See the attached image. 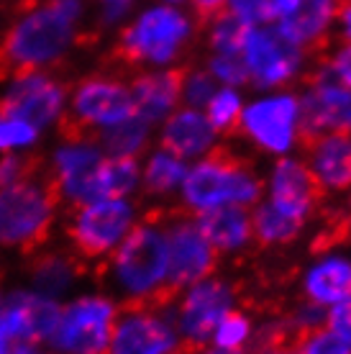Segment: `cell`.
I'll return each mask as SVG.
<instances>
[{"label":"cell","instance_id":"obj_1","mask_svg":"<svg viewBox=\"0 0 351 354\" xmlns=\"http://www.w3.org/2000/svg\"><path fill=\"white\" fill-rule=\"evenodd\" d=\"M97 277L118 292L123 303H146L172 308L177 295L169 290V252L164 234V208H154L123 241L97 262Z\"/></svg>","mask_w":351,"mask_h":354},{"label":"cell","instance_id":"obj_2","mask_svg":"<svg viewBox=\"0 0 351 354\" xmlns=\"http://www.w3.org/2000/svg\"><path fill=\"white\" fill-rule=\"evenodd\" d=\"M21 13L0 39V80L6 82L59 64L77 36V18L67 16L52 0L26 6Z\"/></svg>","mask_w":351,"mask_h":354},{"label":"cell","instance_id":"obj_3","mask_svg":"<svg viewBox=\"0 0 351 354\" xmlns=\"http://www.w3.org/2000/svg\"><path fill=\"white\" fill-rule=\"evenodd\" d=\"M180 193L184 213L200 216L223 205H256L262 201L264 180L254 165L244 160L238 151L229 147H213L193 167H187Z\"/></svg>","mask_w":351,"mask_h":354},{"label":"cell","instance_id":"obj_4","mask_svg":"<svg viewBox=\"0 0 351 354\" xmlns=\"http://www.w3.org/2000/svg\"><path fill=\"white\" fill-rule=\"evenodd\" d=\"M59 187L44 167L36 177L0 190V247L31 257L49 244L59 218Z\"/></svg>","mask_w":351,"mask_h":354},{"label":"cell","instance_id":"obj_5","mask_svg":"<svg viewBox=\"0 0 351 354\" xmlns=\"http://www.w3.org/2000/svg\"><path fill=\"white\" fill-rule=\"evenodd\" d=\"M136 115L129 82L115 72L88 75L72 88L57 129L61 142H97V136Z\"/></svg>","mask_w":351,"mask_h":354},{"label":"cell","instance_id":"obj_6","mask_svg":"<svg viewBox=\"0 0 351 354\" xmlns=\"http://www.w3.org/2000/svg\"><path fill=\"white\" fill-rule=\"evenodd\" d=\"M195 24L175 6H154L123 28L111 59L123 70L167 67L177 62L193 39Z\"/></svg>","mask_w":351,"mask_h":354},{"label":"cell","instance_id":"obj_7","mask_svg":"<svg viewBox=\"0 0 351 354\" xmlns=\"http://www.w3.org/2000/svg\"><path fill=\"white\" fill-rule=\"evenodd\" d=\"M136 223V203L129 198H97L67 211L64 236L85 262H100L123 241Z\"/></svg>","mask_w":351,"mask_h":354},{"label":"cell","instance_id":"obj_8","mask_svg":"<svg viewBox=\"0 0 351 354\" xmlns=\"http://www.w3.org/2000/svg\"><path fill=\"white\" fill-rule=\"evenodd\" d=\"M118 310L108 295H79L59 310L49 342L59 354H108Z\"/></svg>","mask_w":351,"mask_h":354},{"label":"cell","instance_id":"obj_9","mask_svg":"<svg viewBox=\"0 0 351 354\" xmlns=\"http://www.w3.org/2000/svg\"><path fill=\"white\" fill-rule=\"evenodd\" d=\"M236 285L216 274L202 277L200 283L184 288L177 295V308L172 319H175V326L187 354L198 352L211 342L213 328L218 326V321L231 308H236Z\"/></svg>","mask_w":351,"mask_h":354},{"label":"cell","instance_id":"obj_10","mask_svg":"<svg viewBox=\"0 0 351 354\" xmlns=\"http://www.w3.org/2000/svg\"><path fill=\"white\" fill-rule=\"evenodd\" d=\"M238 131L264 154H290L295 144H300V95L272 93L246 103Z\"/></svg>","mask_w":351,"mask_h":354},{"label":"cell","instance_id":"obj_11","mask_svg":"<svg viewBox=\"0 0 351 354\" xmlns=\"http://www.w3.org/2000/svg\"><path fill=\"white\" fill-rule=\"evenodd\" d=\"M108 354H187L169 308L121 303Z\"/></svg>","mask_w":351,"mask_h":354},{"label":"cell","instance_id":"obj_12","mask_svg":"<svg viewBox=\"0 0 351 354\" xmlns=\"http://www.w3.org/2000/svg\"><path fill=\"white\" fill-rule=\"evenodd\" d=\"M249 82L259 90L287 88L305 72V52L274 26H252L241 46Z\"/></svg>","mask_w":351,"mask_h":354},{"label":"cell","instance_id":"obj_13","mask_svg":"<svg viewBox=\"0 0 351 354\" xmlns=\"http://www.w3.org/2000/svg\"><path fill=\"white\" fill-rule=\"evenodd\" d=\"M164 234L169 252V290L180 295L184 288L211 277L218 267V252L205 239L195 216L164 211Z\"/></svg>","mask_w":351,"mask_h":354},{"label":"cell","instance_id":"obj_14","mask_svg":"<svg viewBox=\"0 0 351 354\" xmlns=\"http://www.w3.org/2000/svg\"><path fill=\"white\" fill-rule=\"evenodd\" d=\"M341 131H351V90L316 64L305 75V93L300 97V144Z\"/></svg>","mask_w":351,"mask_h":354},{"label":"cell","instance_id":"obj_15","mask_svg":"<svg viewBox=\"0 0 351 354\" xmlns=\"http://www.w3.org/2000/svg\"><path fill=\"white\" fill-rule=\"evenodd\" d=\"M61 306L36 290H16L0 303V354L49 342Z\"/></svg>","mask_w":351,"mask_h":354},{"label":"cell","instance_id":"obj_16","mask_svg":"<svg viewBox=\"0 0 351 354\" xmlns=\"http://www.w3.org/2000/svg\"><path fill=\"white\" fill-rule=\"evenodd\" d=\"M64 106H67V85L57 75H44V72H31L10 80L8 90L0 95V111L18 121H26L36 131L59 121Z\"/></svg>","mask_w":351,"mask_h":354},{"label":"cell","instance_id":"obj_17","mask_svg":"<svg viewBox=\"0 0 351 354\" xmlns=\"http://www.w3.org/2000/svg\"><path fill=\"white\" fill-rule=\"evenodd\" d=\"M267 203L298 221L310 223L323 208V190L298 157H280L267 177Z\"/></svg>","mask_w":351,"mask_h":354},{"label":"cell","instance_id":"obj_18","mask_svg":"<svg viewBox=\"0 0 351 354\" xmlns=\"http://www.w3.org/2000/svg\"><path fill=\"white\" fill-rule=\"evenodd\" d=\"M339 6L341 0H282L274 28L305 54H325Z\"/></svg>","mask_w":351,"mask_h":354},{"label":"cell","instance_id":"obj_19","mask_svg":"<svg viewBox=\"0 0 351 354\" xmlns=\"http://www.w3.org/2000/svg\"><path fill=\"white\" fill-rule=\"evenodd\" d=\"M305 165L323 195L351 190V133H323L303 144Z\"/></svg>","mask_w":351,"mask_h":354},{"label":"cell","instance_id":"obj_20","mask_svg":"<svg viewBox=\"0 0 351 354\" xmlns=\"http://www.w3.org/2000/svg\"><path fill=\"white\" fill-rule=\"evenodd\" d=\"M182 80L184 67H159L133 75L129 90L136 115L151 126L164 121L182 100Z\"/></svg>","mask_w":351,"mask_h":354},{"label":"cell","instance_id":"obj_21","mask_svg":"<svg viewBox=\"0 0 351 354\" xmlns=\"http://www.w3.org/2000/svg\"><path fill=\"white\" fill-rule=\"evenodd\" d=\"M218 133L198 108H180L164 118L159 144L180 160H200L216 147Z\"/></svg>","mask_w":351,"mask_h":354},{"label":"cell","instance_id":"obj_22","mask_svg":"<svg viewBox=\"0 0 351 354\" xmlns=\"http://www.w3.org/2000/svg\"><path fill=\"white\" fill-rule=\"evenodd\" d=\"M303 298L318 308H334L351 298V259L328 252L303 272Z\"/></svg>","mask_w":351,"mask_h":354},{"label":"cell","instance_id":"obj_23","mask_svg":"<svg viewBox=\"0 0 351 354\" xmlns=\"http://www.w3.org/2000/svg\"><path fill=\"white\" fill-rule=\"evenodd\" d=\"M88 270V262L79 259L72 249H39L28 257V280L34 290L46 298H59L75 288Z\"/></svg>","mask_w":351,"mask_h":354},{"label":"cell","instance_id":"obj_24","mask_svg":"<svg viewBox=\"0 0 351 354\" xmlns=\"http://www.w3.org/2000/svg\"><path fill=\"white\" fill-rule=\"evenodd\" d=\"M195 221L218 254H241L254 241L252 213H246V208L223 205L195 216Z\"/></svg>","mask_w":351,"mask_h":354},{"label":"cell","instance_id":"obj_25","mask_svg":"<svg viewBox=\"0 0 351 354\" xmlns=\"http://www.w3.org/2000/svg\"><path fill=\"white\" fill-rule=\"evenodd\" d=\"M307 223L292 218L287 213L277 211L274 205L267 201H259L252 213V231H254V241H259L267 249H282L290 247L303 236Z\"/></svg>","mask_w":351,"mask_h":354},{"label":"cell","instance_id":"obj_26","mask_svg":"<svg viewBox=\"0 0 351 354\" xmlns=\"http://www.w3.org/2000/svg\"><path fill=\"white\" fill-rule=\"evenodd\" d=\"M141 185V167L136 157H103L93 177L97 198H129Z\"/></svg>","mask_w":351,"mask_h":354},{"label":"cell","instance_id":"obj_27","mask_svg":"<svg viewBox=\"0 0 351 354\" xmlns=\"http://www.w3.org/2000/svg\"><path fill=\"white\" fill-rule=\"evenodd\" d=\"M187 165L167 149H157L141 169V185L154 198H167L182 185Z\"/></svg>","mask_w":351,"mask_h":354},{"label":"cell","instance_id":"obj_28","mask_svg":"<svg viewBox=\"0 0 351 354\" xmlns=\"http://www.w3.org/2000/svg\"><path fill=\"white\" fill-rule=\"evenodd\" d=\"M149 139L151 124H146L139 115H131L129 121L100 133L97 144L108 157H139L141 151L149 147Z\"/></svg>","mask_w":351,"mask_h":354},{"label":"cell","instance_id":"obj_29","mask_svg":"<svg viewBox=\"0 0 351 354\" xmlns=\"http://www.w3.org/2000/svg\"><path fill=\"white\" fill-rule=\"evenodd\" d=\"M254 321L246 310L231 308L223 319L218 321V326L213 328L211 342L216 349H226V352H246L252 339H254Z\"/></svg>","mask_w":351,"mask_h":354},{"label":"cell","instance_id":"obj_30","mask_svg":"<svg viewBox=\"0 0 351 354\" xmlns=\"http://www.w3.org/2000/svg\"><path fill=\"white\" fill-rule=\"evenodd\" d=\"M241 111H244V97L236 88H218L202 108V113L208 118V124L216 129V133L238 131Z\"/></svg>","mask_w":351,"mask_h":354},{"label":"cell","instance_id":"obj_31","mask_svg":"<svg viewBox=\"0 0 351 354\" xmlns=\"http://www.w3.org/2000/svg\"><path fill=\"white\" fill-rule=\"evenodd\" d=\"M249 24H244L231 10H223L218 18L208 24V46L216 54H241L244 39L249 34Z\"/></svg>","mask_w":351,"mask_h":354},{"label":"cell","instance_id":"obj_32","mask_svg":"<svg viewBox=\"0 0 351 354\" xmlns=\"http://www.w3.org/2000/svg\"><path fill=\"white\" fill-rule=\"evenodd\" d=\"M44 167H46L44 157L36 154V151L6 154V157L0 160V190L16 185V183H23V180H31V177H36Z\"/></svg>","mask_w":351,"mask_h":354},{"label":"cell","instance_id":"obj_33","mask_svg":"<svg viewBox=\"0 0 351 354\" xmlns=\"http://www.w3.org/2000/svg\"><path fill=\"white\" fill-rule=\"evenodd\" d=\"M205 70L211 72V77L218 82L220 88H244L249 82V72L241 59V54H216L211 52Z\"/></svg>","mask_w":351,"mask_h":354},{"label":"cell","instance_id":"obj_34","mask_svg":"<svg viewBox=\"0 0 351 354\" xmlns=\"http://www.w3.org/2000/svg\"><path fill=\"white\" fill-rule=\"evenodd\" d=\"M220 85L211 77V72L205 67L198 70H187L184 67V80H182V100L187 103V108H198L202 111L205 103L211 100V95L218 90Z\"/></svg>","mask_w":351,"mask_h":354},{"label":"cell","instance_id":"obj_35","mask_svg":"<svg viewBox=\"0 0 351 354\" xmlns=\"http://www.w3.org/2000/svg\"><path fill=\"white\" fill-rule=\"evenodd\" d=\"M295 346H298V354H351V346L336 337L328 326L305 331Z\"/></svg>","mask_w":351,"mask_h":354},{"label":"cell","instance_id":"obj_36","mask_svg":"<svg viewBox=\"0 0 351 354\" xmlns=\"http://www.w3.org/2000/svg\"><path fill=\"white\" fill-rule=\"evenodd\" d=\"M282 0H229V10L249 26H269Z\"/></svg>","mask_w":351,"mask_h":354},{"label":"cell","instance_id":"obj_37","mask_svg":"<svg viewBox=\"0 0 351 354\" xmlns=\"http://www.w3.org/2000/svg\"><path fill=\"white\" fill-rule=\"evenodd\" d=\"M36 136H39V131H36L34 126H28L26 121H18V118L6 115L0 111V151L31 147L36 142Z\"/></svg>","mask_w":351,"mask_h":354},{"label":"cell","instance_id":"obj_38","mask_svg":"<svg viewBox=\"0 0 351 354\" xmlns=\"http://www.w3.org/2000/svg\"><path fill=\"white\" fill-rule=\"evenodd\" d=\"M318 64H321L336 82H341L343 88L351 90V44L349 41L343 46H339V49H334V52L323 54Z\"/></svg>","mask_w":351,"mask_h":354},{"label":"cell","instance_id":"obj_39","mask_svg":"<svg viewBox=\"0 0 351 354\" xmlns=\"http://www.w3.org/2000/svg\"><path fill=\"white\" fill-rule=\"evenodd\" d=\"M325 326L351 346V298L341 301L334 308H328V313H325Z\"/></svg>","mask_w":351,"mask_h":354},{"label":"cell","instance_id":"obj_40","mask_svg":"<svg viewBox=\"0 0 351 354\" xmlns=\"http://www.w3.org/2000/svg\"><path fill=\"white\" fill-rule=\"evenodd\" d=\"M195 24L208 26L213 18H218L223 10H229V0H190Z\"/></svg>","mask_w":351,"mask_h":354},{"label":"cell","instance_id":"obj_41","mask_svg":"<svg viewBox=\"0 0 351 354\" xmlns=\"http://www.w3.org/2000/svg\"><path fill=\"white\" fill-rule=\"evenodd\" d=\"M339 28H341V36L351 44V0H341V6H339Z\"/></svg>","mask_w":351,"mask_h":354},{"label":"cell","instance_id":"obj_42","mask_svg":"<svg viewBox=\"0 0 351 354\" xmlns=\"http://www.w3.org/2000/svg\"><path fill=\"white\" fill-rule=\"evenodd\" d=\"M193 354H246V352H226V349H198Z\"/></svg>","mask_w":351,"mask_h":354},{"label":"cell","instance_id":"obj_43","mask_svg":"<svg viewBox=\"0 0 351 354\" xmlns=\"http://www.w3.org/2000/svg\"><path fill=\"white\" fill-rule=\"evenodd\" d=\"M106 6H123V8H131L133 0H103Z\"/></svg>","mask_w":351,"mask_h":354},{"label":"cell","instance_id":"obj_44","mask_svg":"<svg viewBox=\"0 0 351 354\" xmlns=\"http://www.w3.org/2000/svg\"><path fill=\"white\" fill-rule=\"evenodd\" d=\"M13 354H44V352H36L34 346H21V349H16Z\"/></svg>","mask_w":351,"mask_h":354},{"label":"cell","instance_id":"obj_45","mask_svg":"<svg viewBox=\"0 0 351 354\" xmlns=\"http://www.w3.org/2000/svg\"><path fill=\"white\" fill-rule=\"evenodd\" d=\"M169 6H175V3H182V0H167Z\"/></svg>","mask_w":351,"mask_h":354},{"label":"cell","instance_id":"obj_46","mask_svg":"<svg viewBox=\"0 0 351 354\" xmlns=\"http://www.w3.org/2000/svg\"><path fill=\"white\" fill-rule=\"evenodd\" d=\"M0 303H3V292H0Z\"/></svg>","mask_w":351,"mask_h":354},{"label":"cell","instance_id":"obj_47","mask_svg":"<svg viewBox=\"0 0 351 354\" xmlns=\"http://www.w3.org/2000/svg\"><path fill=\"white\" fill-rule=\"evenodd\" d=\"M349 211H351V203H349Z\"/></svg>","mask_w":351,"mask_h":354}]
</instances>
